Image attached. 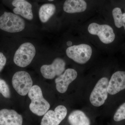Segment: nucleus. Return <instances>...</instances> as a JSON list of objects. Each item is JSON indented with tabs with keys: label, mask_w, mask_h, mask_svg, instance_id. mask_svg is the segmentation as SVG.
<instances>
[{
	"label": "nucleus",
	"mask_w": 125,
	"mask_h": 125,
	"mask_svg": "<svg viewBox=\"0 0 125 125\" xmlns=\"http://www.w3.org/2000/svg\"><path fill=\"white\" fill-rule=\"evenodd\" d=\"M28 95L31 101L29 106L30 111L39 116L45 115L50 108V105L43 98L40 87L37 85L32 86Z\"/></svg>",
	"instance_id": "obj_1"
},
{
	"label": "nucleus",
	"mask_w": 125,
	"mask_h": 125,
	"mask_svg": "<svg viewBox=\"0 0 125 125\" xmlns=\"http://www.w3.org/2000/svg\"><path fill=\"white\" fill-rule=\"evenodd\" d=\"M25 22L17 14L5 11L0 16V29L10 33H16L23 30Z\"/></svg>",
	"instance_id": "obj_2"
},
{
	"label": "nucleus",
	"mask_w": 125,
	"mask_h": 125,
	"mask_svg": "<svg viewBox=\"0 0 125 125\" xmlns=\"http://www.w3.org/2000/svg\"><path fill=\"white\" fill-rule=\"evenodd\" d=\"M36 54V49L32 44L24 43L16 52L14 57V62L19 67H26L31 63Z\"/></svg>",
	"instance_id": "obj_3"
},
{
	"label": "nucleus",
	"mask_w": 125,
	"mask_h": 125,
	"mask_svg": "<svg viewBox=\"0 0 125 125\" xmlns=\"http://www.w3.org/2000/svg\"><path fill=\"white\" fill-rule=\"evenodd\" d=\"M92 54V48L87 44L74 45L69 47L66 50L67 56L80 64L86 63L90 59Z\"/></svg>",
	"instance_id": "obj_4"
},
{
	"label": "nucleus",
	"mask_w": 125,
	"mask_h": 125,
	"mask_svg": "<svg viewBox=\"0 0 125 125\" xmlns=\"http://www.w3.org/2000/svg\"><path fill=\"white\" fill-rule=\"evenodd\" d=\"M108 83V78L103 77L96 83L90 97V103L93 106L99 107L104 104L107 98Z\"/></svg>",
	"instance_id": "obj_5"
},
{
	"label": "nucleus",
	"mask_w": 125,
	"mask_h": 125,
	"mask_svg": "<svg viewBox=\"0 0 125 125\" xmlns=\"http://www.w3.org/2000/svg\"><path fill=\"white\" fill-rule=\"evenodd\" d=\"M13 87L19 94L25 96L32 86L33 81L28 72L20 71L16 72L12 79Z\"/></svg>",
	"instance_id": "obj_6"
},
{
	"label": "nucleus",
	"mask_w": 125,
	"mask_h": 125,
	"mask_svg": "<svg viewBox=\"0 0 125 125\" xmlns=\"http://www.w3.org/2000/svg\"><path fill=\"white\" fill-rule=\"evenodd\" d=\"M88 31L91 34L98 36L101 42L105 44L111 43L115 39V34L113 30L108 25L92 23L89 26Z\"/></svg>",
	"instance_id": "obj_7"
},
{
	"label": "nucleus",
	"mask_w": 125,
	"mask_h": 125,
	"mask_svg": "<svg viewBox=\"0 0 125 125\" xmlns=\"http://www.w3.org/2000/svg\"><path fill=\"white\" fill-rule=\"evenodd\" d=\"M67 114V109L63 105H59L54 111L50 110L45 113L41 125H59Z\"/></svg>",
	"instance_id": "obj_8"
},
{
	"label": "nucleus",
	"mask_w": 125,
	"mask_h": 125,
	"mask_svg": "<svg viewBox=\"0 0 125 125\" xmlns=\"http://www.w3.org/2000/svg\"><path fill=\"white\" fill-rule=\"evenodd\" d=\"M65 62L62 59L56 58L51 64L44 65L40 69L43 77L48 79H52L56 76H60L64 71Z\"/></svg>",
	"instance_id": "obj_9"
},
{
	"label": "nucleus",
	"mask_w": 125,
	"mask_h": 125,
	"mask_svg": "<svg viewBox=\"0 0 125 125\" xmlns=\"http://www.w3.org/2000/svg\"><path fill=\"white\" fill-rule=\"evenodd\" d=\"M78 74L76 70L68 69L63 74L56 78L55 83L56 88L58 92L64 93L66 92L70 84L76 79Z\"/></svg>",
	"instance_id": "obj_10"
},
{
	"label": "nucleus",
	"mask_w": 125,
	"mask_h": 125,
	"mask_svg": "<svg viewBox=\"0 0 125 125\" xmlns=\"http://www.w3.org/2000/svg\"><path fill=\"white\" fill-rule=\"evenodd\" d=\"M125 89V72L118 71L114 73L108 83V93L114 95Z\"/></svg>",
	"instance_id": "obj_11"
},
{
	"label": "nucleus",
	"mask_w": 125,
	"mask_h": 125,
	"mask_svg": "<svg viewBox=\"0 0 125 125\" xmlns=\"http://www.w3.org/2000/svg\"><path fill=\"white\" fill-rule=\"evenodd\" d=\"M22 116L13 109L0 110V125H22Z\"/></svg>",
	"instance_id": "obj_12"
},
{
	"label": "nucleus",
	"mask_w": 125,
	"mask_h": 125,
	"mask_svg": "<svg viewBox=\"0 0 125 125\" xmlns=\"http://www.w3.org/2000/svg\"><path fill=\"white\" fill-rule=\"evenodd\" d=\"M12 4L15 7L13 11L16 14L20 15L28 20L33 19L32 5L29 2L25 0H14Z\"/></svg>",
	"instance_id": "obj_13"
},
{
	"label": "nucleus",
	"mask_w": 125,
	"mask_h": 125,
	"mask_svg": "<svg viewBox=\"0 0 125 125\" xmlns=\"http://www.w3.org/2000/svg\"><path fill=\"white\" fill-rule=\"evenodd\" d=\"M87 4L84 0H66L63 5V10L69 13H80L85 11Z\"/></svg>",
	"instance_id": "obj_14"
},
{
	"label": "nucleus",
	"mask_w": 125,
	"mask_h": 125,
	"mask_svg": "<svg viewBox=\"0 0 125 125\" xmlns=\"http://www.w3.org/2000/svg\"><path fill=\"white\" fill-rule=\"evenodd\" d=\"M68 121L71 125H90L89 118L82 111L74 110L68 117Z\"/></svg>",
	"instance_id": "obj_15"
},
{
	"label": "nucleus",
	"mask_w": 125,
	"mask_h": 125,
	"mask_svg": "<svg viewBox=\"0 0 125 125\" xmlns=\"http://www.w3.org/2000/svg\"><path fill=\"white\" fill-rule=\"evenodd\" d=\"M56 7L52 4H45L39 9V19L42 23H46L50 19L56 11Z\"/></svg>",
	"instance_id": "obj_16"
},
{
	"label": "nucleus",
	"mask_w": 125,
	"mask_h": 125,
	"mask_svg": "<svg viewBox=\"0 0 125 125\" xmlns=\"http://www.w3.org/2000/svg\"><path fill=\"white\" fill-rule=\"evenodd\" d=\"M113 16L114 18L115 25L117 28H120L123 26L122 14L121 9L118 7H116L112 11Z\"/></svg>",
	"instance_id": "obj_17"
},
{
	"label": "nucleus",
	"mask_w": 125,
	"mask_h": 125,
	"mask_svg": "<svg viewBox=\"0 0 125 125\" xmlns=\"http://www.w3.org/2000/svg\"><path fill=\"white\" fill-rule=\"evenodd\" d=\"M114 120L119 122L125 119V103L119 107L114 116Z\"/></svg>",
	"instance_id": "obj_18"
},
{
	"label": "nucleus",
	"mask_w": 125,
	"mask_h": 125,
	"mask_svg": "<svg viewBox=\"0 0 125 125\" xmlns=\"http://www.w3.org/2000/svg\"><path fill=\"white\" fill-rule=\"evenodd\" d=\"M0 93L6 98H10V93L9 85L3 80L0 79Z\"/></svg>",
	"instance_id": "obj_19"
},
{
	"label": "nucleus",
	"mask_w": 125,
	"mask_h": 125,
	"mask_svg": "<svg viewBox=\"0 0 125 125\" xmlns=\"http://www.w3.org/2000/svg\"><path fill=\"white\" fill-rule=\"evenodd\" d=\"M6 58L2 52H0V72L2 70L6 64Z\"/></svg>",
	"instance_id": "obj_20"
},
{
	"label": "nucleus",
	"mask_w": 125,
	"mask_h": 125,
	"mask_svg": "<svg viewBox=\"0 0 125 125\" xmlns=\"http://www.w3.org/2000/svg\"><path fill=\"white\" fill-rule=\"evenodd\" d=\"M122 21L123 23H125V13L122 14Z\"/></svg>",
	"instance_id": "obj_21"
},
{
	"label": "nucleus",
	"mask_w": 125,
	"mask_h": 125,
	"mask_svg": "<svg viewBox=\"0 0 125 125\" xmlns=\"http://www.w3.org/2000/svg\"><path fill=\"white\" fill-rule=\"evenodd\" d=\"M72 43L71 41H69L67 42V46L69 47L71 46V45H72Z\"/></svg>",
	"instance_id": "obj_22"
},
{
	"label": "nucleus",
	"mask_w": 125,
	"mask_h": 125,
	"mask_svg": "<svg viewBox=\"0 0 125 125\" xmlns=\"http://www.w3.org/2000/svg\"><path fill=\"white\" fill-rule=\"evenodd\" d=\"M123 27H124V28H125V23H123Z\"/></svg>",
	"instance_id": "obj_23"
},
{
	"label": "nucleus",
	"mask_w": 125,
	"mask_h": 125,
	"mask_svg": "<svg viewBox=\"0 0 125 125\" xmlns=\"http://www.w3.org/2000/svg\"><path fill=\"white\" fill-rule=\"evenodd\" d=\"M14 1H23L25 0H14Z\"/></svg>",
	"instance_id": "obj_24"
},
{
	"label": "nucleus",
	"mask_w": 125,
	"mask_h": 125,
	"mask_svg": "<svg viewBox=\"0 0 125 125\" xmlns=\"http://www.w3.org/2000/svg\"><path fill=\"white\" fill-rule=\"evenodd\" d=\"M48 0L49 1H52L54 0Z\"/></svg>",
	"instance_id": "obj_25"
}]
</instances>
